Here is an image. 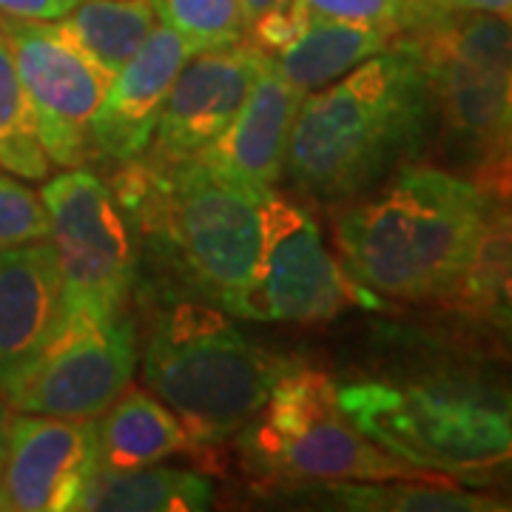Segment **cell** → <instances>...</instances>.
I'll use <instances>...</instances> for the list:
<instances>
[{
  "label": "cell",
  "mask_w": 512,
  "mask_h": 512,
  "mask_svg": "<svg viewBox=\"0 0 512 512\" xmlns=\"http://www.w3.org/2000/svg\"><path fill=\"white\" fill-rule=\"evenodd\" d=\"M436 134L419 40L399 35L296 111L285 177L305 197L348 205L413 165Z\"/></svg>",
  "instance_id": "1"
},
{
  "label": "cell",
  "mask_w": 512,
  "mask_h": 512,
  "mask_svg": "<svg viewBox=\"0 0 512 512\" xmlns=\"http://www.w3.org/2000/svg\"><path fill=\"white\" fill-rule=\"evenodd\" d=\"M348 419L421 473L512 481V365L447 359L336 384Z\"/></svg>",
  "instance_id": "2"
},
{
  "label": "cell",
  "mask_w": 512,
  "mask_h": 512,
  "mask_svg": "<svg viewBox=\"0 0 512 512\" xmlns=\"http://www.w3.org/2000/svg\"><path fill=\"white\" fill-rule=\"evenodd\" d=\"M114 194L134 239L146 242L188 299L248 319L262 274V194L228 180L197 157L120 165Z\"/></svg>",
  "instance_id": "3"
},
{
  "label": "cell",
  "mask_w": 512,
  "mask_h": 512,
  "mask_svg": "<svg viewBox=\"0 0 512 512\" xmlns=\"http://www.w3.org/2000/svg\"><path fill=\"white\" fill-rule=\"evenodd\" d=\"M493 200L447 165H404L336 217L339 259L393 302H450L476 256Z\"/></svg>",
  "instance_id": "4"
},
{
  "label": "cell",
  "mask_w": 512,
  "mask_h": 512,
  "mask_svg": "<svg viewBox=\"0 0 512 512\" xmlns=\"http://www.w3.org/2000/svg\"><path fill=\"white\" fill-rule=\"evenodd\" d=\"M291 367V359L256 345L228 313L200 299L174 302L143 353L146 387L183 421L194 444L234 439Z\"/></svg>",
  "instance_id": "5"
},
{
  "label": "cell",
  "mask_w": 512,
  "mask_h": 512,
  "mask_svg": "<svg viewBox=\"0 0 512 512\" xmlns=\"http://www.w3.org/2000/svg\"><path fill=\"white\" fill-rule=\"evenodd\" d=\"M413 37L430 74L447 168L481 188L512 128V18L447 9Z\"/></svg>",
  "instance_id": "6"
},
{
  "label": "cell",
  "mask_w": 512,
  "mask_h": 512,
  "mask_svg": "<svg viewBox=\"0 0 512 512\" xmlns=\"http://www.w3.org/2000/svg\"><path fill=\"white\" fill-rule=\"evenodd\" d=\"M239 436L242 464L268 481L436 478L390 456L348 419L325 370L293 365Z\"/></svg>",
  "instance_id": "7"
},
{
  "label": "cell",
  "mask_w": 512,
  "mask_h": 512,
  "mask_svg": "<svg viewBox=\"0 0 512 512\" xmlns=\"http://www.w3.org/2000/svg\"><path fill=\"white\" fill-rule=\"evenodd\" d=\"M63 313L120 316L137 282V239L109 183L86 168H63L43 180Z\"/></svg>",
  "instance_id": "8"
},
{
  "label": "cell",
  "mask_w": 512,
  "mask_h": 512,
  "mask_svg": "<svg viewBox=\"0 0 512 512\" xmlns=\"http://www.w3.org/2000/svg\"><path fill=\"white\" fill-rule=\"evenodd\" d=\"M137 336L123 316H60L52 339L0 387L18 413L97 419L134 376Z\"/></svg>",
  "instance_id": "9"
},
{
  "label": "cell",
  "mask_w": 512,
  "mask_h": 512,
  "mask_svg": "<svg viewBox=\"0 0 512 512\" xmlns=\"http://www.w3.org/2000/svg\"><path fill=\"white\" fill-rule=\"evenodd\" d=\"M265 245L248 319L319 325L350 305H376L373 293L345 271L322 242L319 225L279 191L262 194Z\"/></svg>",
  "instance_id": "10"
},
{
  "label": "cell",
  "mask_w": 512,
  "mask_h": 512,
  "mask_svg": "<svg viewBox=\"0 0 512 512\" xmlns=\"http://www.w3.org/2000/svg\"><path fill=\"white\" fill-rule=\"evenodd\" d=\"M0 32L12 46L46 157L60 168L83 165L92 157L89 128L111 77L57 23L0 20Z\"/></svg>",
  "instance_id": "11"
},
{
  "label": "cell",
  "mask_w": 512,
  "mask_h": 512,
  "mask_svg": "<svg viewBox=\"0 0 512 512\" xmlns=\"http://www.w3.org/2000/svg\"><path fill=\"white\" fill-rule=\"evenodd\" d=\"M94 473V419L12 410L0 467V510H77Z\"/></svg>",
  "instance_id": "12"
},
{
  "label": "cell",
  "mask_w": 512,
  "mask_h": 512,
  "mask_svg": "<svg viewBox=\"0 0 512 512\" xmlns=\"http://www.w3.org/2000/svg\"><path fill=\"white\" fill-rule=\"evenodd\" d=\"M265 57L248 40L188 57L165 97L148 160L180 163L202 154L234 120Z\"/></svg>",
  "instance_id": "13"
},
{
  "label": "cell",
  "mask_w": 512,
  "mask_h": 512,
  "mask_svg": "<svg viewBox=\"0 0 512 512\" xmlns=\"http://www.w3.org/2000/svg\"><path fill=\"white\" fill-rule=\"evenodd\" d=\"M188 57L191 49L183 37L157 23L140 52L111 77L109 89L94 111L89 128L94 157L123 165L146 154L171 83Z\"/></svg>",
  "instance_id": "14"
},
{
  "label": "cell",
  "mask_w": 512,
  "mask_h": 512,
  "mask_svg": "<svg viewBox=\"0 0 512 512\" xmlns=\"http://www.w3.org/2000/svg\"><path fill=\"white\" fill-rule=\"evenodd\" d=\"M302 100L305 92L288 83L276 72L271 57H265L234 120L211 146L197 154V160L251 188L254 194L274 191L285 177L291 131Z\"/></svg>",
  "instance_id": "15"
},
{
  "label": "cell",
  "mask_w": 512,
  "mask_h": 512,
  "mask_svg": "<svg viewBox=\"0 0 512 512\" xmlns=\"http://www.w3.org/2000/svg\"><path fill=\"white\" fill-rule=\"evenodd\" d=\"M63 313V285L49 239L0 248V387L35 359Z\"/></svg>",
  "instance_id": "16"
},
{
  "label": "cell",
  "mask_w": 512,
  "mask_h": 512,
  "mask_svg": "<svg viewBox=\"0 0 512 512\" xmlns=\"http://www.w3.org/2000/svg\"><path fill=\"white\" fill-rule=\"evenodd\" d=\"M94 439L100 470H137L197 447L183 421L151 390L134 384L94 419Z\"/></svg>",
  "instance_id": "17"
},
{
  "label": "cell",
  "mask_w": 512,
  "mask_h": 512,
  "mask_svg": "<svg viewBox=\"0 0 512 512\" xmlns=\"http://www.w3.org/2000/svg\"><path fill=\"white\" fill-rule=\"evenodd\" d=\"M396 37L399 35L379 26L313 15L291 43L268 57L288 83L299 92L311 94L356 69L367 57L387 49Z\"/></svg>",
  "instance_id": "18"
},
{
  "label": "cell",
  "mask_w": 512,
  "mask_h": 512,
  "mask_svg": "<svg viewBox=\"0 0 512 512\" xmlns=\"http://www.w3.org/2000/svg\"><path fill=\"white\" fill-rule=\"evenodd\" d=\"M450 302L512 353V202H493L476 256Z\"/></svg>",
  "instance_id": "19"
},
{
  "label": "cell",
  "mask_w": 512,
  "mask_h": 512,
  "mask_svg": "<svg viewBox=\"0 0 512 512\" xmlns=\"http://www.w3.org/2000/svg\"><path fill=\"white\" fill-rule=\"evenodd\" d=\"M214 507V484L194 470L148 464L137 470H100L77 510L92 512H202Z\"/></svg>",
  "instance_id": "20"
},
{
  "label": "cell",
  "mask_w": 512,
  "mask_h": 512,
  "mask_svg": "<svg viewBox=\"0 0 512 512\" xmlns=\"http://www.w3.org/2000/svg\"><path fill=\"white\" fill-rule=\"evenodd\" d=\"M57 26L83 55L114 77L154 32L157 15L151 0H80Z\"/></svg>",
  "instance_id": "21"
},
{
  "label": "cell",
  "mask_w": 512,
  "mask_h": 512,
  "mask_svg": "<svg viewBox=\"0 0 512 512\" xmlns=\"http://www.w3.org/2000/svg\"><path fill=\"white\" fill-rule=\"evenodd\" d=\"M330 495L365 512H501L512 504L484 493L433 484V478H387V481H339L328 484Z\"/></svg>",
  "instance_id": "22"
},
{
  "label": "cell",
  "mask_w": 512,
  "mask_h": 512,
  "mask_svg": "<svg viewBox=\"0 0 512 512\" xmlns=\"http://www.w3.org/2000/svg\"><path fill=\"white\" fill-rule=\"evenodd\" d=\"M0 168L29 183H43L52 174V160L37 140L32 106L23 89L15 55L0 32Z\"/></svg>",
  "instance_id": "23"
},
{
  "label": "cell",
  "mask_w": 512,
  "mask_h": 512,
  "mask_svg": "<svg viewBox=\"0 0 512 512\" xmlns=\"http://www.w3.org/2000/svg\"><path fill=\"white\" fill-rule=\"evenodd\" d=\"M157 23L174 29L200 55L245 40L242 0H151Z\"/></svg>",
  "instance_id": "24"
},
{
  "label": "cell",
  "mask_w": 512,
  "mask_h": 512,
  "mask_svg": "<svg viewBox=\"0 0 512 512\" xmlns=\"http://www.w3.org/2000/svg\"><path fill=\"white\" fill-rule=\"evenodd\" d=\"M313 15L379 26L393 35H413L447 9H433L424 0H305Z\"/></svg>",
  "instance_id": "25"
},
{
  "label": "cell",
  "mask_w": 512,
  "mask_h": 512,
  "mask_svg": "<svg viewBox=\"0 0 512 512\" xmlns=\"http://www.w3.org/2000/svg\"><path fill=\"white\" fill-rule=\"evenodd\" d=\"M49 239V214L40 191L9 171H0V248Z\"/></svg>",
  "instance_id": "26"
},
{
  "label": "cell",
  "mask_w": 512,
  "mask_h": 512,
  "mask_svg": "<svg viewBox=\"0 0 512 512\" xmlns=\"http://www.w3.org/2000/svg\"><path fill=\"white\" fill-rule=\"evenodd\" d=\"M80 0H0V20H32V23H57Z\"/></svg>",
  "instance_id": "27"
},
{
  "label": "cell",
  "mask_w": 512,
  "mask_h": 512,
  "mask_svg": "<svg viewBox=\"0 0 512 512\" xmlns=\"http://www.w3.org/2000/svg\"><path fill=\"white\" fill-rule=\"evenodd\" d=\"M481 191L493 202H512V128L498 163L490 171V177L481 183Z\"/></svg>",
  "instance_id": "28"
},
{
  "label": "cell",
  "mask_w": 512,
  "mask_h": 512,
  "mask_svg": "<svg viewBox=\"0 0 512 512\" xmlns=\"http://www.w3.org/2000/svg\"><path fill=\"white\" fill-rule=\"evenodd\" d=\"M447 3L464 12H487V15L512 18V0H447Z\"/></svg>",
  "instance_id": "29"
},
{
  "label": "cell",
  "mask_w": 512,
  "mask_h": 512,
  "mask_svg": "<svg viewBox=\"0 0 512 512\" xmlns=\"http://www.w3.org/2000/svg\"><path fill=\"white\" fill-rule=\"evenodd\" d=\"M285 0H242V20H245V29L259 20L265 12H271L276 6H282Z\"/></svg>",
  "instance_id": "30"
},
{
  "label": "cell",
  "mask_w": 512,
  "mask_h": 512,
  "mask_svg": "<svg viewBox=\"0 0 512 512\" xmlns=\"http://www.w3.org/2000/svg\"><path fill=\"white\" fill-rule=\"evenodd\" d=\"M9 416H12V407L0 399V467H3V450H6V427H9Z\"/></svg>",
  "instance_id": "31"
},
{
  "label": "cell",
  "mask_w": 512,
  "mask_h": 512,
  "mask_svg": "<svg viewBox=\"0 0 512 512\" xmlns=\"http://www.w3.org/2000/svg\"><path fill=\"white\" fill-rule=\"evenodd\" d=\"M424 3H427V6H433V9H453L447 0H424Z\"/></svg>",
  "instance_id": "32"
}]
</instances>
